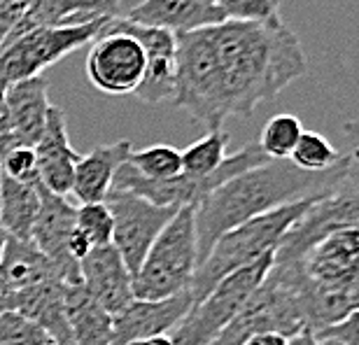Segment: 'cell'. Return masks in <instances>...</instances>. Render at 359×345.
Here are the masks:
<instances>
[{
  "instance_id": "cell-1",
  "label": "cell",
  "mask_w": 359,
  "mask_h": 345,
  "mask_svg": "<svg viewBox=\"0 0 359 345\" xmlns=\"http://www.w3.org/2000/svg\"><path fill=\"white\" fill-rule=\"evenodd\" d=\"M208 38L219 66L229 117H252L257 107L273 100L308 73V56L299 35L283 21H222L217 26H208Z\"/></svg>"
},
{
  "instance_id": "cell-2",
  "label": "cell",
  "mask_w": 359,
  "mask_h": 345,
  "mask_svg": "<svg viewBox=\"0 0 359 345\" xmlns=\"http://www.w3.org/2000/svg\"><path fill=\"white\" fill-rule=\"evenodd\" d=\"M346 177V156L339 166L327 172L299 170L292 161H269L264 166L236 175L194 208L198 266L210 255L215 243L231 229L276 210V208L332 191Z\"/></svg>"
},
{
  "instance_id": "cell-3",
  "label": "cell",
  "mask_w": 359,
  "mask_h": 345,
  "mask_svg": "<svg viewBox=\"0 0 359 345\" xmlns=\"http://www.w3.org/2000/svg\"><path fill=\"white\" fill-rule=\"evenodd\" d=\"M327 194L276 208V210L259 215V217L250 219L245 224L236 226L229 234L222 236L212 245L210 255H208L203 259V264L196 269V276H194V283L189 290L194 304H198L201 299L208 297V294L217 287V283H222L226 276L255 264L257 259L276 252L278 243L285 236L287 229L297 219L304 217V212L308 208H311L315 201H320L322 196H327Z\"/></svg>"
},
{
  "instance_id": "cell-4",
  "label": "cell",
  "mask_w": 359,
  "mask_h": 345,
  "mask_svg": "<svg viewBox=\"0 0 359 345\" xmlns=\"http://www.w3.org/2000/svg\"><path fill=\"white\" fill-rule=\"evenodd\" d=\"M198 269L194 208H180L133 273V299L163 301L191 290Z\"/></svg>"
},
{
  "instance_id": "cell-5",
  "label": "cell",
  "mask_w": 359,
  "mask_h": 345,
  "mask_svg": "<svg viewBox=\"0 0 359 345\" xmlns=\"http://www.w3.org/2000/svg\"><path fill=\"white\" fill-rule=\"evenodd\" d=\"M173 105L182 107L208 131H217L224 119H229L219 66L215 59L212 42L208 38V28L177 35Z\"/></svg>"
},
{
  "instance_id": "cell-6",
  "label": "cell",
  "mask_w": 359,
  "mask_h": 345,
  "mask_svg": "<svg viewBox=\"0 0 359 345\" xmlns=\"http://www.w3.org/2000/svg\"><path fill=\"white\" fill-rule=\"evenodd\" d=\"M271 266L273 255H266L217 283V287L194 304L184 320L170 332L173 345H210L243 311L248 299L264 283Z\"/></svg>"
},
{
  "instance_id": "cell-7",
  "label": "cell",
  "mask_w": 359,
  "mask_h": 345,
  "mask_svg": "<svg viewBox=\"0 0 359 345\" xmlns=\"http://www.w3.org/2000/svg\"><path fill=\"white\" fill-rule=\"evenodd\" d=\"M107 21H93L84 26L63 28H35L21 38L0 47V86H7L28 77H40V73L68 54L77 52L84 45H91L103 33Z\"/></svg>"
},
{
  "instance_id": "cell-8",
  "label": "cell",
  "mask_w": 359,
  "mask_h": 345,
  "mask_svg": "<svg viewBox=\"0 0 359 345\" xmlns=\"http://www.w3.org/2000/svg\"><path fill=\"white\" fill-rule=\"evenodd\" d=\"M348 229H359V184L346 177L287 229L273 252V262H299L322 238Z\"/></svg>"
},
{
  "instance_id": "cell-9",
  "label": "cell",
  "mask_w": 359,
  "mask_h": 345,
  "mask_svg": "<svg viewBox=\"0 0 359 345\" xmlns=\"http://www.w3.org/2000/svg\"><path fill=\"white\" fill-rule=\"evenodd\" d=\"M276 264V262H273ZM285 266L301 287L313 292H341L359 287V229L336 231L322 238L308 252Z\"/></svg>"
},
{
  "instance_id": "cell-10",
  "label": "cell",
  "mask_w": 359,
  "mask_h": 345,
  "mask_svg": "<svg viewBox=\"0 0 359 345\" xmlns=\"http://www.w3.org/2000/svg\"><path fill=\"white\" fill-rule=\"evenodd\" d=\"M105 205L110 208L114 219L112 245L133 276L140 269L156 236L163 231V226L173 219L180 208H161L135 194L114 189L105 196Z\"/></svg>"
},
{
  "instance_id": "cell-11",
  "label": "cell",
  "mask_w": 359,
  "mask_h": 345,
  "mask_svg": "<svg viewBox=\"0 0 359 345\" xmlns=\"http://www.w3.org/2000/svg\"><path fill=\"white\" fill-rule=\"evenodd\" d=\"M145 66V49L126 33H100L87 54L89 82L107 96L135 93Z\"/></svg>"
},
{
  "instance_id": "cell-12",
  "label": "cell",
  "mask_w": 359,
  "mask_h": 345,
  "mask_svg": "<svg viewBox=\"0 0 359 345\" xmlns=\"http://www.w3.org/2000/svg\"><path fill=\"white\" fill-rule=\"evenodd\" d=\"M103 33H126L145 49V75L133 96L142 103H168L175 96V52L177 35L161 28L133 24L124 17L107 21Z\"/></svg>"
},
{
  "instance_id": "cell-13",
  "label": "cell",
  "mask_w": 359,
  "mask_h": 345,
  "mask_svg": "<svg viewBox=\"0 0 359 345\" xmlns=\"http://www.w3.org/2000/svg\"><path fill=\"white\" fill-rule=\"evenodd\" d=\"M77 208L66 196H56L40 184V210L31 229V243L49 262L59 266L68 285L80 283V264L68 252L70 236L75 231Z\"/></svg>"
},
{
  "instance_id": "cell-14",
  "label": "cell",
  "mask_w": 359,
  "mask_h": 345,
  "mask_svg": "<svg viewBox=\"0 0 359 345\" xmlns=\"http://www.w3.org/2000/svg\"><path fill=\"white\" fill-rule=\"evenodd\" d=\"M194 306L191 294H180L163 301L133 299L112 318V345H133L154 336H170Z\"/></svg>"
},
{
  "instance_id": "cell-15",
  "label": "cell",
  "mask_w": 359,
  "mask_h": 345,
  "mask_svg": "<svg viewBox=\"0 0 359 345\" xmlns=\"http://www.w3.org/2000/svg\"><path fill=\"white\" fill-rule=\"evenodd\" d=\"M84 292L112 318L133 301V276L114 245L93 248L80 262Z\"/></svg>"
},
{
  "instance_id": "cell-16",
  "label": "cell",
  "mask_w": 359,
  "mask_h": 345,
  "mask_svg": "<svg viewBox=\"0 0 359 345\" xmlns=\"http://www.w3.org/2000/svg\"><path fill=\"white\" fill-rule=\"evenodd\" d=\"M35 156H38L40 184L56 196H68L70 189H73L75 166L82 154H77L70 145L66 114H63L61 107H49L45 131H42V138L35 145Z\"/></svg>"
},
{
  "instance_id": "cell-17",
  "label": "cell",
  "mask_w": 359,
  "mask_h": 345,
  "mask_svg": "<svg viewBox=\"0 0 359 345\" xmlns=\"http://www.w3.org/2000/svg\"><path fill=\"white\" fill-rule=\"evenodd\" d=\"M124 19L140 26H152L173 35L194 33L224 21L219 7L205 0H142L128 10Z\"/></svg>"
},
{
  "instance_id": "cell-18",
  "label": "cell",
  "mask_w": 359,
  "mask_h": 345,
  "mask_svg": "<svg viewBox=\"0 0 359 345\" xmlns=\"http://www.w3.org/2000/svg\"><path fill=\"white\" fill-rule=\"evenodd\" d=\"M131 152H133L131 142L117 140L112 145H100L96 149H91L89 154L80 156V161L75 166L73 189H70V194L82 205L103 203L107 194L112 191L114 175L126 163Z\"/></svg>"
},
{
  "instance_id": "cell-19",
  "label": "cell",
  "mask_w": 359,
  "mask_h": 345,
  "mask_svg": "<svg viewBox=\"0 0 359 345\" xmlns=\"http://www.w3.org/2000/svg\"><path fill=\"white\" fill-rule=\"evenodd\" d=\"M5 100L7 110H10L12 135L21 145L35 147L42 138V131H45L47 124V112L52 107L45 77H28V80L7 84Z\"/></svg>"
},
{
  "instance_id": "cell-20",
  "label": "cell",
  "mask_w": 359,
  "mask_h": 345,
  "mask_svg": "<svg viewBox=\"0 0 359 345\" xmlns=\"http://www.w3.org/2000/svg\"><path fill=\"white\" fill-rule=\"evenodd\" d=\"M0 278L12 287L14 292H24L31 287L45 285L49 280H63L59 266L40 252L31 241L7 238L5 255L0 259Z\"/></svg>"
},
{
  "instance_id": "cell-21",
  "label": "cell",
  "mask_w": 359,
  "mask_h": 345,
  "mask_svg": "<svg viewBox=\"0 0 359 345\" xmlns=\"http://www.w3.org/2000/svg\"><path fill=\"white\" fill-rule=\"evenodd\" d=\"M66 315L73 345H112V315L105 313L82 285L66 287Z\"/></svg>"
},
{
  "instance_id": "cell-22",
  "label": "cell",
  "mask_w": 359,
  "mask_h": 345,
  "mask_svg": "<svg viewBox=\"0 0 359 345\" xmlns=\"http://www.w3.org/2000/svg\"><path fill=\"white\" fill-rule=\"evenodd\" d=\"M40 210V184H24L3 175L0 184V226L10 238L31 241Z\"/></svg>"
},
{
  "instance_id": "cell-23",
  "label": "cell",
  "mask_w": 359,
  "mask_h": 345,
  "mask_svg": "<svg viewBox=\"0 0 359 345\" xmlns=\"http://www.w3.org/2000/svg\"><path fill=\"white\" fill-rule=\"evenodd\" d=\"M226 145H229V133L224 128L208 131L203 138H198L196 142H191L189 147L180 152V156H182V172L189 177L210 175L226 159Z\"/></svg>"
},
{
  "instance_id": "cell-24",
  "label": "cell",
  "mask_w": 359,
  "mask_h": 345,
  "mask_svg": "<svg viewBox=\"0 0 359 345\" xmlns=\"http://www.w3.org/2000/svg\"><path fill=\"white\" fill-rule=\"evenodd\" d=\"M304 135V124L297 114H276L266 121L259 135L262 152L269 156L271 161H290V156L297 147L299 138Z\"/></svg>"
},
{
  "instance_id": "cell-25",
  "label": "cell",
  "mask_w": 359,
  "mask_h": 345,
  "mask_svg": "<svg viewBox=\"0 0 359 345\" xmlns=\"http://www.w3.org/2000/svg\"><path fill=\"white\" fill-rule=\"evenodd\" d=\"M290 161L299 170L327 172L334 166H339V163L343 161V154L325 138V135L313 133V131H304V135H301L299 142H297V147H294Z\"/></svg>"
},
{
  "instance_id": "cell-26",
  "label": "cell",
  "mask_w": 359,
  "mask_h": 345,
  "mask_svg": "<svg viewBox=\"0 0 359 345\" xmlns=\"http://www.w3.org/2000/svg\"><path fill=\"white\" fill-rule=\"evenodd\" d=\"M126 163L145 180H170L182 172L180 149L170 145H152L128 154Z\"/></svg>"
},
{
  "instance_id": "cell-27",
  "label": "cell",
  "mask_w": 359,
  "mask_h": 345,
  "mask_svg": "<svg viewBox=\"0 0 359 345\" xmlns=\"http://www.w3.org/2000/svg\"><path fill=\"white\" fill-rule=\"evenodd\" d=\"M75 229L91 243V248L112 245L114 219L110 208L105 205V201L103 203H87L77 208Z\"/></svg>"
},
{
  "instance_id": "cell-28",
  "label": "cell",
  "mask_w": 359,
  "mask_h": 345,
  "mask_svg": "<svg viewBox=\"0 0 359 345\" xmlns=\"http://www.w3.org/2000/svg\"><path fill=\"white\" fill-rule=\"evenodd\" d=\"M224 21L241 24H276L280 19V0H215Z\"/></svg>"
},
{
  "instance_id": "cell-29",
  "label": "cell",
  "mask_w": 359,
  "mask_h": 345,
  "mask_svg": "<svg viewBox=\"0 0 359 345\" xmlns=\"http://www.w3.org/2000/svg\"><path fill=\"white\" fill-rule=\"evenodd\" d=\"M52 339L17 311L0 313V345H47Z\"/></svg>"
},
{
  "instance_id": "cell-30",
  "label": "cell",
  "mask_w": 359,
  "mask_h": 345,
  "mask_svg": "<svg viewBox=\"0 0 359 345\" xmlns=\"http://www.w3.org/2000/svg\"><path fill=\"white\" fill-rule=\"evenodd\" d=\"M320 339H334L343 345H359V311L348 315L346 320H341L339 325L327 327L325 332L318 334Z\"/></svg>"
},
{
  "instance_id": "cell-31",
  "label": "cell",
  "mask_w": 359,
  "mask_h": 345,
  "mask_svg": "<svg viewBox=\"0 0 359 345\" xmlns=\"http://www.w3.org/2000/svg\"><path fill=\"white\" fill-rule=\"evenodd\" d=\"M28 10V0H0V45L14 31Z\"/></svg>"
},
{
  "instance_id": "cell-32",
  "label": "cell",
  "mask_w": 359,
  "mask_h": 345,
  "mask_svg": "<svg viewBox=\"0 0 359 345\" xmlns=\"http://www.w3.org/2000/svg\"><path fill=\"white\" fill-rule=\"evenodd\" d=\"M343 133L348 138V154L346 163H348V180L359 184V119H350L343 124Z\"/></svg>"
},
{
  "instance_id": "cell-33",
  "label": "cell",
  "mask_w": 359,
  "mask_h": 345,
  "mask_svg": "<svg viewBox=\"0 0 359 345\" xmlns=\"http://www.w3.org/2000/svg\"><path fill=\"white\" fill-rule=\"evenodd\" d=\"M17 311V292L0 278V313Z\"/></svg>"
},
{
  "instance_id": "cell-34",
  "label": "cell",
  "mask_w": 359,
  "mask_h": 345,
  "mask_svg": "<svg viewBox=\"0 0 359 345\" xmlns=\"http://www.w3.org/2000/svg\"><path fill=\"white\" fill-rule=\"evenodd\" d=\"M241 345H287V339L280 334H252Z\"/></svg>"
},
{
  "instance_id": "cell-35",
  "label": "cell",
  "mask_w": 359,
  "mask_h": 345,
  "mask_svg": "<svg viewBox=\"0 0 359 345\" xmlns=\"http://www.w3.org/2000/svg\"><path fill=\"white\" fill-rule=\"evenodd\" d=\"M287 345H322V341L318 339V334L311 332V329H301L299 334H294L287 339Z\"/></svg>"
},
{
  "instance_id": "cell-36",
  "label": "cell",
  "mask_w": 359,
  "mask_h": 345,
  "mask_svg": "<svg viewBox=\"0 0 359 345\" xmlns=\"http://www.w3.org/2000/svg\"><path fill=\"white\" fill-rule=\"evenodd\" d=\"M12 133L10 124V110H7V100H5V86H0V135Z\"/></svg>"
},
{
  "instance_id": "cell-37",
  "label": "cell",
  "mask_w": 359,
  "mask_h": 345,
  "mask_svg": "<svg viewBox=\"0 0 359 345\" xmlns=\"http://www.w3.org/2000/svg\"><path fill=\"white\" fill-rule=\"evenodd\" d=\"M133 345H173L170 336H154V339H147V341H138Z\"/></svg>"
},
{
  "instance_id": "cell-38",
  "label": "cell",
  "mask_w": 359,
  "mask_h": 345,
  "mask_svg": "<svg viewBox=\"0 0 359 345\" xmlns=\"http://www.w3.org/2000/svg\"><path fill=\"white\" fill-rule=\"evenodd\" d=\"M7 238H10V236L5 234V229L0 226V259H3V255H5V245H7Z\"/></svg>"
},
{
  "instance_id": "cell-39",
  "label": "cell",
  "mask_w": 359,
  "mask_h": 345,
  "mask_svg": "<svg viewBox=\"0 0 359 345\" xmlns=\"http://www.w3.org/2000/svg\"><path fill=\"white\" fill-rule=\"evenodd\" d=\"M320 339V336H318ZM322 341V345H343V343H339V341H334V339H320Z\"/></svg>"
},
{
  "instance_id": "cell-40",
  "label": "cell",
  "mask_w": 359,
  "mask_h": 345,
  "mask_svg": "<svg viewBox=\"0 0 359 345\" xmlns=\"http://www.w3.org/2000/svg\"><path fill=\"white\" fill-rule=\"evenodd\" d=\"M0 184H3V172H0Z\"/></svg>"
},
{
  "instance_id": "cell-41",
  "label": "cell",
  "mask_w": 359,
  "mask_h": 345,
  "mask_svg": "<svg viewBox=\"0 0 359 345\" xmlns=\"http://www.w3.org/2000/svg\"><path fill=\"white\" fill-rule=\"evenodd\" d=\"M205 3H215V0H205Z\"/></svg>"
},
{
  "instance_id": "cell-42",
  "label": "cell",
  "mask_w": 359,
  "mask_h": 345,
  "mask_svg": "<svg viewBox=\"0 0 359 345\" xmlns=\"http://www.w3.org/2000/svg\"><path fill=\"white\" fill-rule=\"evenodd\" d=\"M47 345H56V343H47Z\"/></svg>"
},
{
  "instance_id": "cell-43",
  "label": "cell",
  "mask_w": 359,
  "mask_h": 345,
  "mask_svg": "<svg viewBox=\"0 0 359 345\" xmlns=\"http://www.w3.org/2000/svg\"><path fill=\"white\" fill-rule=\"evenodd\" d=\"M28 3H31V0H28ZM117 3H119V0H117Z\"/></svg>"
}]
</instances>
